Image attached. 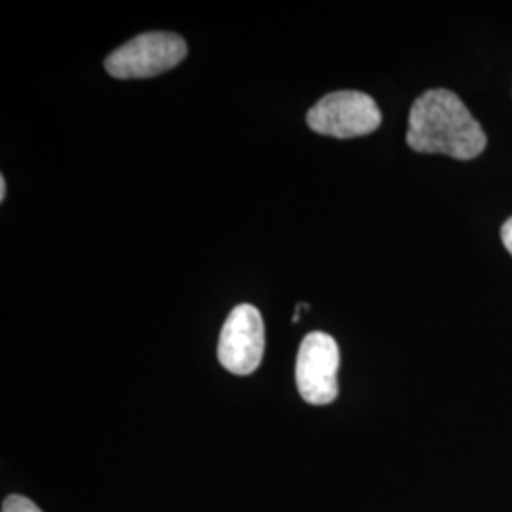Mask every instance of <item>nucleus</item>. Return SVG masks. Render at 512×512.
Segmentation results:
<instances>
[{"label":"nucleus","mask_w":512,"mask_h":512,"mask_svg":"<svg viewBox=\"0 0 512 512\" xmlns=\"http://www.w3.org/2000/svg\"><path fill=\"white\" fill-rule=\"evenodd\" d=\"M186 52V42L179 35L145 33L114 50L105 59V69L120 80L150 78L175 69Z\"/></svg>","instance_id":"obj_2"},{"label":"nucleus","mask_w":512,"mask_h":512,"mask_svg":"<svg viewBox=\"0 0 512 512\" xmlns=\"http://www.w3.org/2000/svg\"><path fill=\"white\" fill-rule=\"evenodd\" d=\"M501 239H503L507 251L512 255V217L503 224V228H501Z\"/></svg>","instance_id":"obj_7"},{"label":"nucleus","mask_w":512,"mask_h":512,"mask_svg":"<svg viewBox=\"0 0 512 512\" xmlns=\"http://www.w3.org/2000/svg\"><path fill=\"white\" fill-rule=\"evenodd\" d=\"M0 200L4 202L6 200V179L0 177Z\"/></svg>","instance_id":"obj_8"},{"label":"nucleus","mask_w":512,"mask_h":512,"mask_svg":"<svg viewBox=\"0 0 512 512\" xmlns=\"http://www.w3.org/2000/svg\"><path fill=\"white\" fill-rule=\"evenodd\" d=\"M340 349L327 332L308 334L296 357V385L306 403L323 406L338 397Z\"/></svg>","instance_id":"obj_4"},{"label":"nucleus","mask_w":512,"mask_h":512,"mask_svg":"<svg viewBox=\"0 0 512 512\" xmlns=\"http://www.w3.org/2000/svg\"><path fill=\"white\" fill-rule=\"evenodd\" d=\"M266 332L260 311L241 304L230 311L219 340V361L228 372L249 376L262 363Z\"/></svg>","instance_id":"obj_5"},{"label":"nucleus","mask_w":512,"mask_h":512,"mask_svg":"<svg viewBox=\"0 0 512 512\" xmlns=\"http://www.w3.org/2000/svg\"><path fill=\"white\" fill-rule=\"evenodd\" d=\"M382 112L363 92H334L319 99L308 112V126L336 139L363 137L380 128Z\"/></svg>","instance_id":"obj_3"},{"label":"nucleus","mask_w":512,"mask_h":512,"mask_svg":"<svg viewBox=\"0 0 512 512\" xmlns=\"http://www.w3.org/2000/svg\"><path fill=\"white\" fill-rule=\"evenodd\" d=\"M406 143L421 154L473 160L484 152L488 139L458 95L439 88L414 101L408 116Z\"/></svg>","instance_id":"obj_1"},{"label":"nucleus","mask_w":512,"mask_h":512,"mask_svg":"<svg viewBox=\"0 0 512 512\" xmlns=\"http://www.w3.org/2000/svg\"><path fill=\"white\" fill-rule=\"evenodd\" d=\"M2 512H42L37 505L23 495H8L2 503Z\"/></svg>","instance_id":"obj_6"}]
</instances>
